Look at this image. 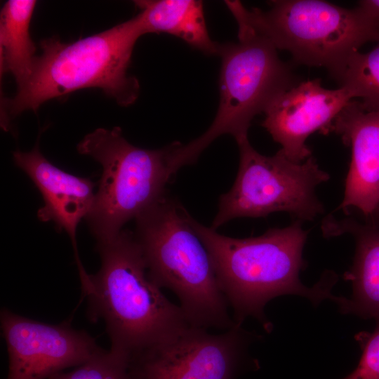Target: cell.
I'll return each mask as SVG.
<instances>
[{
	"instance_id": "obj_1",
	"label": "cell",
	"mask_w": 379,
	"mask_h": 379,
	"mask_svg": "<svg viewBox=\"0 0 379 379\" xmlns=\"http://www.w3.org/2000/svg\"><path fill=\"white\" fill-rule=\"evenodd\" d=\"M190 222L210 254L236 324L252 317L270 331L265 307L284 295L305 297L314 305L325 299L338 300L331 292L337 281L335 274L326 272L312 287L300 279V272L306 266L302 252L309 233L301 221L295 220L287 227L271 228L260 236L245 239L222 235L192 216Z\"/></svg>"
},
{
	"instance_id": "obj_14",
	"label": "cell",
	"mask_w": 379,
	"mask_h": 379,
	"mask_svg": "<svg viewBox=\"0 0 379 379\" xmlns=\"http://www.w3.org/2000/svg\"><path fill=\"white\" fill-rule=\"evenodd\" d=\"M326 237L345 233L353 234L356 249L353 263L344 274L351 282L350 298L340 297L337 304L343 314L361 318L379 319V229L364 226L352 219L335 220L327 218L323 223Z\"/></svg>"
},
{
	"instance_id": "obj_12",
	"label": "cell",
	"mask_w": 379,
	"mask_h": 379,
	"mask_svg": "<svg viewBox=\"0 0 379 379\" xmlns=\"http://www.w3.org/2000/svg\"><path fill=\"white\" fill-rule=\"evenodd\" d=\"M15 164L32 180L40 192L44 204L37 212L41 222H53L71 239L80 281L88 274L81 262L77 230L88 215L95 198L94 183L86 178L70 174L51 164L41 152L39 142L29 152L15 151Z\"/></svg>"
},
{
	"instance_id": "obj_16",
	"label": "cell",
	"mask_w": 379,
	"mask_h": 379,
	"mask_svg": "<svg viewBox=\"0 0 379 379\" xmlns=\"http://www.w3.org/2000/svg\"><path fill=\"white\" fill-rule=\"evenodd\" d=\"M36 1L9 0L0 15L1 73H9L18 87L29 78L37 55L29 32Z\"/></svg>"
},
{
	"instance_id": "obj_8",
	"label": "cell",
	"mask_w": 379,
	"mask_h": 379,
	"mask_svg": "<svg viewBox=\"0 0 379 379\" xmlns=\"http://www.w3.org/2000/svg\"><path fill=\"white\" fill-rule=\"evenodd\" d=\"M237 143L238 173L231 189L220 197L213 230L237 218L286 212L302 222L324 213L315 190L330 177L312 156L295 162L281 149L272 156H265L256 151L248 138Z\"/></svg>"
},
{
	"instance_id": "obj_13",
	"label": "cell",
	"mask_w": 379,
	"mask_h": 379,
	"mask_svg": "<svg viewBox=\"0 0 379 379\" xmlns=\"http://www.w3.org/2000/svg\"><path fill=\"white\" fill-rule=\"evenodd\" d=\"M331 132L351 147L344 198L337 210H359L373 216L379 205V109H367L352 100L334 121Z\"/></svg>"
},
{
	"instance_id": "obj_4",
	"label": "cell",
	"mask_w": 379,
	"mask_h": 379,
	"mask_svg": "<svg viewBox=\"0 0 379 379\" xmlns=\"http://www.w3.org/2000/svg\"><path fill=\"white\" fill-rule=\"evenodd\" d=\"M190 218L166 193L135 218L133 234L149 277L175 294L188 322L226 331L236 323L229 314L210 254Z\"/></svg>"
},
{
	"instance_id": "obj_20",
	"label": "cell",
	"mask_w": 379,
	"mask_h": 379,
	"mask_svg": "<svg viewBox=\"0 0 379 379\" xmlns=\"http://www.w3.org/2000/svg\"><path fill=\"white\" fill-rule=\"evenodd\" d=\"M357 8L371 22L379 28V0H362Z\"/></svg>"
},
{
	"instance_id": "obj_6",
	"label": "cell",
	"mask_w": 379,
	"mask_h": 379,
	"mask_svg": "<svg viewBox=\"0 0 379 379\" xmlns=\"http://www.w3.org/2000/svg\"><path fill=\"white\" fill-rule=\"evenodd\" d=\"M237 22L288 51L299 64L323 67L335 79L349 57L364 44L379 41V28L356 8L321 0H275L263 11L239 1H225Z\"/></svg>"
},
{
	"instance_id": "obj_15",
	"label": "cell",
	"mask_w": 379,
	"mask_h": 379,
	"mask_svg": "<svg viewBox=\"0 0 379 379\" xmlns=\"http://www.w3.org/2000/svg\"><path fill=\"white\" fill-rule=\"evenodd\" d=\"M134 3L140 10L145 34H171L205 54L218 55L220 44L210 37L201 1L139 0Z\"/></svg>"
},
{
	"instance_id": "obj_17",
	"label": "cell",
	"mask_w": 379,
	"mask_h": 379,
	"mask_svg": "<svg viewBox=\"0 0 379 379\" xmlns=\"http://www.w3.org/2000/svg\"><path fill=\"white\" fill-rule=\"evenodd\" d=\"M335 79L366 109H379V41L371 51L351 55Z\"/></svg>"
},
{
	"instance_id": "obj_2",
	"label": "cell",
	"mask_w": 379,
	"mask_h": 379,
	"mask_svg": "<svg viewBox=\"0 0 379 379\" xmlns=\"http://www.w3.org/2000/svg\"><path fill=\"white\" fill-rule=\"evenodd\" d=\"M96 250L100 267L84 295L89 319L104 322L111 350L131 359L191 325L149 277L133 232L123 230Z\"/></svg>"
},
{
	"instance_id": "obj_11",
	"label": "cell",
	"mask_w": 379,
	"mask_h": 379,
	"mask_svg": "<svg viewBox=\"0 0 379 379\" xmlns=\"http://www.w3.org/2000/svg\"><path fill=\"white\" fill-rule=\"evenodd\" d=\"M353 100L346 88H326L319 79L298 82L270 103L262 126L290 160L302 162L312 156L308 137L317 131L331 132L337 117Z\"/></svg>"
},
{
	"instance_id": "obj_18",
	"label": "cell",
	"mask_w": 379,
	"mask_h": 379,
	"mask_svg": "<svg viewBox=\"0 0 379 379\" xmlns=\"http://www.w3.org/2000/svg\"><path fill=\"white\" fill-rule=\"evenodd\" d=\"M49 379H132L130 357L111 349H103L73 370L58 373Z\"/></svg>"
},
{
	"instance_id": "obj_10",
	"label": "cell",
	"mask_w": 379,
	"mask_h": 379,
	"mask_svg": "<svg viewBox=\"0 0 379 379\" xmlns=\"http://www.w3.org/2000/svg\"><path fill=\"white\" fill-rule=\"evenodd\" d=\"M0 322L8 357L6 379H49L103 350L88 333L67 322L46 324L6 308L1 310Z\"/></svg>"
},
{
	"instance_id": "obj_7",
	"label": "cell",
	"mask_w": 379,
	"mask_h": 379,
	"mask_svg": "<svg viewBox=\"0 0 379 379\" xmlns=\"http://www.w3.org/2000/svg\"><path fill=\"white\" fill-rule=\"evenodd\" d=\"M77 149L102 167L98 189L85 219L97 242L117 236L127 222L164 196L175 175L171 144L156 149L136 147L118 126L95 129Z\"/></svg>"
},
{
	"instance_id": "obj_5",
	"label": "cell",
	"mask_w": 379,
	"mask_h": 379,
	"mask_svg": "<svg viewBox=\"0 0 379 379\" xmlns=\"http://www.w3.org/2000/svg\"><path fill=\"white\" fill-rule=\"evenodd\" d=\"M220 102L208 128L187 144L172 142L171 163L176 173L194 164L218 138L230 135L237 142L248 138L255 116L265 112L280 93L297 84L289 65L265 37L238 23V41L220 44Z\"/></svg>"
},
{
	"instance_id": "obj_9",
	"label": "cell",
	"mask_w": 379,
	"mask_h": 379,
	"mask_svg": "<svg viewBox=\"0 0 379 379\" xmlns=\"http://www.w3.org/2000/svg\"><path fill=\"white\" fill-rule=\"evenodd\" d=\"M254 335L241 324L219 334L190 325L130 359L132 379H234Z\"/></svg>"
},
{
	"instance_id": "obj_3",
	"label": "cell",
	"mask_w": 379,
	"mask_h": 379,
	"mask_svg": "<svg viewBox=\"0 0 379 379\" xmlns=\"http://www.w3.org/2000/svg\"><path fill=\"white\" fill-rule=\"evenodd\" d=\"M144 34L137 14L72 42L64 43L55 36L44 39L27 80L13 98L3 100L4 113L14 117L36 111L48 100L90 88L101 89L121 106L133 104L140 83L128 69L134 46Z\"/></svg>"
},
{
	"instance_id": "obj_21",
	"label": "cell",
	"mask_w": 379,
	"mask_h": 379,
	"mask_svg": "<svg viewBox=\"0 0 379 379\" xmlns=\"http://www.w3.org/2000/svg\"><path fill=\"white\" fill-rule=\"evenodd\" d=\"M373 215H377L378 217H379V205H378L376 211H375Z\"/></svg>"
},
{
	"instance_id": "obj_19",
	"label": "cell",
	"mask_w": 379,
	"mask_h": 379,
	"mask_svg": "<svg viewBox=\"0 0 379 379\" xmlns=\"http://www.w3.org/2000/svg\"><path fill=\"white\" fill-rule=\"evenodd\" d=\"M362 353L356 368L343 379H379V319L371 332L355 336Z\"/></svg>"
}]
</instances>
